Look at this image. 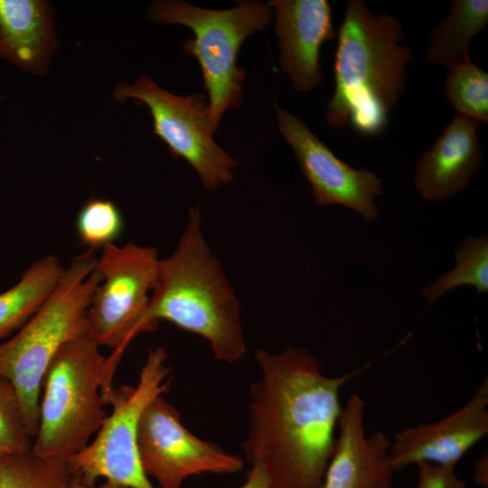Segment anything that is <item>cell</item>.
I'll use <instances>...</instances> for the list:
<instances>
[{
  "label": "cell",
  "instance_id": "obj_1",
  "mask_svg": "<svg viewBox=\"0 0 488 488\" xmlns=\"http://www.w3.org/2000/svg\"><path fill=\"white\" fill-rule=\"evenodd\" d=\"M260 377L250 388L243 451L275 488H321L343 410L342 387L362 369L338 377L323 372L302 347L258 349Z\"/></svg>",
  "mask_w": 488,
  "mask_h": 488
},
{
  "label": "cell",
  "instance_id": "obj_2",
  "mask_svg": "<svg viewBox=\"0 0 488 488\" xmlns=\"http://www.w3.org/2000/svg\"><path fill=\"white\" fill-rule=\"evenodd\" d=\"M161 320L205 339L221 361L238 362L247 352L240 302L204 236L200 206L189 209L174 252L159 260L145 332Z\"/></svg>",
  "mask_w": 488,
  "mask_h": 488
},
{
  "label": "cell",
  "instance_id": "obj_3",
  "mask_svg": "<svg viewBox=\"0 0 488 488\" xmlns=\"http://www.w3.org/2000/svg\"><path fill=\"white\" fill-rule=\"evenodd\" d=\"M400 21L373 14L361 0L347 2L334 60V91L327 104L329 125L347 123L360 134L376 136L404 89L409 48L399 44Z\"/></svg>",
  "mask_w": 488,
  "mask_h": 488
},
{
  "label": "cell",
  "instance_id": "obj_4",
  "mask_svg": "<svg viewBox=\"0 0 488 488\" xmlns=\"http://www.w3.org/2000/svg\"><path fill=\"white\" fill-rule=\"evenodd\" d=\"M88 250L70 262L55 288L26 323L0 343V376L14 387L30 436L38 427L44 374L58 352L88 334V310L101 281Z\"/></svg>",
  "mask_w": 488,
  "mask_h": 488
},
{
  "label": "cell",
  "instance_id": "obj_5",
  "mask_svg": "<svg viewBox=\"0 0 488 488\" xmlns=\"http://www.w3.org/2000/svg\"><path fill=\"white\" fill-rule=\"evenodd\" d=\"M99 347L87 334L65 344L50 363L31 448L35 455L67 465L100 428L107 356Z\"/></svg>",
  "mask_w": 488,
  "mask_h": 488
},
{
  "label": "cell",
  "instance_id": "obj_6",
  "mask_svg": "<svg viewBox=\"0 0 488 488\" xmlns=\"http://www.w3.org/2000/svg\"><path fill=\"white\" fill-rule=\"evenodd\" d=\"M150 19L164 24L189 27L193 38L183 51L199 62L207 91L212 125L241 103L246 70L237 65L241 44L270 22L272 7L261 1L242 0L223 10L204 9L181 0H158L150 5Z\"/></svg>",
  "mask_w": 488,
  "mask_h": 488
},
{
  "label": "cell",
  "instance_id": "obj_7",
  "mask_svg": "<svg viewBox=\"0 0 488 488\" xmlns=\"http://www.w3.org/2000/svg\"><path fill=\"white\" fill-rule=\"evenodd\" d=\"M164 347L149 350L136 386L113 388L103 398L112 411L96 436L67 463L73 478L94 484L109 481L127 488H156L145 474L137 447V424L144 408L170 390L171 367Z\"/></svg>",
  "mask_w": 488,
  "mask_h": 488
},
{
  "label": "cell",
  "instance_id": "obj_8",
  "mask_svg": "<svg viewBox=\"0 0 488 488\" xmlns=\"http://www.w3.org/2000/svg\"><path fill=\"white\" fill-rule=\"evenodd\" d=\"M159 260L156 249L135 243L108 245L97 258L101 281L88 310V335L112 349L108 358L114 368L131 341L146 333L144 319Z\"/></svg>",
  "mask_w": 488,
  "mask_h": 488
},
{
  "label": "cell",
  "instance_id": "obj_9",
  "mask_svg": "<svg viewBox=\"0 0 488 488\" xmlns=\"http://www.w3.org/2000/svg\"><path fill=\"white\" fill-rule=\"evenodd\" d=\"M112 98L121 103L134 99L137 105H145L153 118V133L173 156L192 165L206 190L217 191L233 179L238 161L214 141L217 129L204 94L174 95L142 75L134 83H117Z\"/></svg>",
  "mask_w": 488,
  "mask_h": 488
},
{
  "label": "cell",
  "instance_id": "obj_10",
  "mask_svg": "<svg viewBox=\"0 0 488 488\" xmlns=\"http://www.w3.org/2000/svg\"><path fill=\"white\" fill-rule=\"evenodd\" d=\"M137 447L145 474L158 488H180L189 477L206 473L235 474L244 465L241 456L189 431L164 395L144 408L137 424Z\"/></svg>",
  "mask_w": 488,
  "mask_h": 488
},
{
  "label": "cell",
  "instance_id": "obj_11",
  "mask_svg": "<svg viewBox=\"0 0 488 488\" xmlns=\"http://www.w3.org/2000/svg\"><path fill=\"white\" fill-rule=\"evenodd\" d=\"M280 134L292 147L301 172L311 184L315 203L341 204L372 221L378 218L375 198L383 192L380 177L355 169L337 157L298 117L276 106Z\"/></svg>",
  "mask_w": 488,
  "mask_h": 488
},
{
  "label": "cell",
  "instance_id": "obj_12",
  "mask_svg": "<svg viewBox=\"0 0 488 488\" xmlns=\"http://www.w3.org/2000/svg\"><path fill=\"white\" fill-rule=\"evenodd\" d=\"M487 434L488 380L485 379L468 402L450 415L397 433L389 448L391 468L399 471L421 462L455 466Z\"/></svg>",
  "mask_w": 488,
  "mask_h": 488
},
{
  "label": "cell",
  "instance_id": "obj_13",
  "mask_svg": "<svg viewBox=\"0 0 488 488\" xmlns=\"http://www.w3.org/2000/svg\"><path fill=\"white\" fill-rule=\"evenodd\" d=\"M268 5L275 10L281 70L296 91L314 89L324 79L320 49L336 37L330 4L326 0H271Z\"/></svg>",
  "mask_w": 488,
  "mask_h": 488
},
{
  "label": "cell",
  "instance_id": "obj_14",
  "mask_svg": "<svg viewBox=\"0 0 488 488\" xmlns=\"http://www.w3.org/2000/svg\"><path fill=\"white\" fill-rule=\"evenodd\" d=\"M364 408L357 394L343 407L321 488H392L391 441L380 431L365 435Z\"/></svg>",
  "mask_w": 488,
  "mask_h": 488
},
{
  "label": "cell",
  "instance_id": "obj_15",
  "mask_svg": "<svg viewBox=\"0 0 488 488\" xmlns=\"http://www.w3.org/2000/svg\"><path fill=\"white\" fill-rule=\"evenodd\" d=\"M478 122L456 114L417 163L414 184L427 200L441 202L462 191L479 170Z\"/></svg>",
  "mask_w": 488,
  "mask_h": 488
},
{
  "label": "cell",
  "instance_id": "obj_16",
  "mask_svg": "<svg viewBox=\"0 0 488 488\" xmlns=\"http://www.w3.org/2000/svg\"><path fill=\"white\" fill-rule=\"evenodd\" d=\"M58 48L54 9L48 1L0 0V59L45 76Z\"/></svg>",
  "mask_w": 488,
  "mask_h": 488
},
{
  "label": "cell",
  "instance_id": "obj_17",
  "mask_svg": "<svg viewBox=\"0 0 488 488\" xmlns=\"http://www.w3.org/2000/svg\"><path fill=\"white\" fill-rule=\"evenodd\" d=\"M65 267L48 255L33 262L19 281L0 293V340L18 331L55 288Z\"/></svg>",
  "mask_w": 488,
  "mask_h": 488
},
{
  "label": "cell",
  "instance_id": "obj_18",
  "mask_svg": "<svg viewBox=\"0 0 488 488\" xmlns=\"http://www.w3.org/2000/svg\"><path fill=\"white\" fill-rule=\"evenodd\" d=\"M487 23V0L453 1L449 14L431 34L427 59L447 69L469 60L470 42Z\"/></svg>",
  "mask_w": 488,
  "mask_h": 488
},
{
  "label": "cell",
  "instance_id": "obj_19",
  "mask_svg": "<svg viewBox=\"0 0 488 488\" xmlns=\"http://www.w3.org/2000/svg\"><path fill=\"white\" fill-rule=\"evenodd\" d=\"M456 266L425 287L422 296L432 304L448 291L472 286L478 294L488 292V239L484 236L466 239L455 251Z\"/></svg>",
  "mask_w": 488,
  "mask_h": 488
},
{
  "label": "cell",
  "instance_id": "obj_20",
  "mask_svg": "<svg viewBox=\"0 0 488 488\" xmlns=\"http://www.w3.org/2000/svg\"><path fill=\"white\" fill-rule=\"evenodd\" d=\"M71 479L66 464L44 460L31 450L0 458V488H69Z\"/></svg>",
  "mask_w": 488,
  "mask_h": 488
},
{
  "label": "cell",
  "instance_id": "obj_21",
  "mask_svg": "<svg viewBox=\"0 0 488 488\" xmlns=\"http://www.w3.org/2000/svg\"><path fill=\"white\" fill-rule=\"evenodd\" d=\"M445 80L447 101L458 115L488 122V74L469 59L448 69Z\"/></svg>",
  "mask_w": 488,
  "mask_h": 488
},
{
  "label": "cell",
  "instance_id": "obj_22",
  "mask_svg": "<svg viewBox=\"0 0 488 488\" xmlns=\"http://www.w3.org/2000/svg\"><path fill=\"white\" fill-rule=\"evenodd\" d=\"M124 229L119 208L111 201L99 198L88 200L76 218V231L88 250L114 244Z\"/></svg>",
  "mask_w": 488,
  "mask_h": 488
},
{
  "label": "cell",
  "instance_id": "obj_23",
  "mask_svg": "<svg viewBox=\"0 0 488 488\" xmlns=\"http://www.w3.org/2000/svg\"><path fill=\"white\" fill-rule=\"evenodd\" d=\"M32 445L18 394L14 385L0 376V458L29 451Z\"/></svg>",
  "mask_w": 488,
  "mask_h": 488
},
{
  "label": "cell",
  "instance_id": "obj_24",
  "mask_svg": "<svg viewBox=\"0 0 488 488\" xmlns=\"http://www.w3.org/2000/svg\"><path fill=\"white\" fill-rule=\"evenodd\" d=\"M415 465L418 468L417 488H466L465 482L457 475L455 466L426 462Z\"/></svg>",
  "mask_w": 488,
  "mask_h": 488
},
{
  "label": "cell",
  "instance_id": "obj_25",
  "mask_svg": "<svg viewBox=\"0 0 488 488\" xmlns=\"http://www.w3.org/2000/svg\"><path fill=\"white\" fill-rule=\"evenodd\" d=\"M240 488H275L266 472L258 465H252Z\"/></svg>",
  "mask_w": 488,
  "mask_h": 488
},
{
  "label": "cell",
  "instance_id": "obj_26",
  "mask_svg": "<svg viewBox=\"0 0 488 488\" xmlns=\"http://www.w3.org/2000/svg\"><path fill=\"white\" fill-rule=\"evenodd\" d=\"M487 455L482 456L475 465L474 480L482 486H487Z\"/></svg>",
  "mask_w": 488,
  "mask_h": 488
},
{
  "label": "cell",
  "instance_id": "obj_27",
  "mask_svg": "<svg viewBox=\"0 0 488 488\" xmlns=\"http://www.w3.org/2000/svg\"><path fill=\"white\" fill-rule=\"evenodd\" d=\"M69 488H127L123 485L109 482L104 481L101 483L87 484L83 483L76 478L71 479Z\"/></svg>",
  "mask_w": 488,
  "mask_h": 488
}]
</instances>
